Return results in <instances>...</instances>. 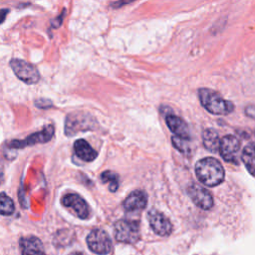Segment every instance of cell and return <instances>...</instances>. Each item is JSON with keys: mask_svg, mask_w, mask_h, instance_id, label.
I'll use <instances>...</instances> for the list:
<instances>
[{"mask_svg": "<svg viewBox=\"0 0 255 255\" xmlns=\"http://www.w3.org/2000/svg\"><path fill=\"white\" fill-rule=\"evenodd\" d=\"M87 244L90 250L99 255H106L112 249V240L102 229L92 230L87 237Z\"/></svg>", "mask_w": 255, "mask_h": 255, "instance_id": "6", "label": "cell"}, {"mask_svg": "<svg viewBox=\"0 0 255 255\" xmlns=\"http://www.w3.org/2000/svg\"><path fill=\"white\" fill-rule=\"evenodd\" d=\"M220 138L217 131L213 128H205L202 132V142L204 147L210 152H216L219 150Z\"/></svg>", "mask_w": 255, "mask_h": 255, "instance_id": "16", "label": "cell"}, {"mask_svg": "<svg viewBox=\"0 0 255 255\" xmlns=\"http://www.w3.org/2000/svg\"><path fill=\"white\" fill-rule=\"evenodd\" d=\"M22 255H45L41 240L35 236L22 237L20 239Z\"/></svg>", "mask_w": 255, "mask_h": 255, "instance_id": "14", "label": "cell"}, {"mask_svg": "<svg viewBox=\"0 0 255 255\" xmlns=\"http://www.w3.org/2000/svg\"><path fill=\"white\" fill-rule=\"evenodd\" d=\"M147 219L149 225L154 233L159 236H168L172 231V225L167 217L161 212L151 209L147 213Z\"/></svg>", "mask_w": 255, "mask_h": 255, "instance_id": "10", "label": "cell"}, {"mask_svg": "<svg viewBox=\"0 0 255 255\" xmlns=\"http://www.w3.org/2000/svg\"><path fill=\"white\" fill-rule=\"evenodd\" d=\"M15 206L13 200L5 193H0V214L11 215L14 212Z\"/></svg>", "mask_w": 255, "mask_h": 255, "instance_id": "19", "label": "cell"}, {"mask_svg": "<svg viewBox=\"0 0 255 255\" xmlns=\"http://www.w3.org/2000/svg\"><path fill=\"white\" fill-rule=\"evenodd\" d=\"M101 179L104 183H109L110 191L115 192L119 188V175L111 170H106L101 174Z\"/></svg>", "mask_w": 255, "mask_h": 255, "instance_id": "18", "label": "cell"}, {"mask_svg": "<svg viewBox=\"0 0 255 255\" xmlns=\"http://www.w3.org/2000/svg\"><path fill=\"white\" fill-rule=\"evenodd\" d=\"M245 112H246V115H248L249 117L255 119V107H253V106L247 107V108L245 109Z\"/></svg>", "mask_w": 255, "mask_h": 255, "instance_id": "22", "label": "cell"}, {"mask_svg": "<svg viewBox=\"0 0 255 255\" xmlns=\"http://www.w3.org/2000/svg\"><path fill=\"white\" fill-rule=\"evenodd\" d=\"M198 98L202 107L213 115L225 116L234 111L233 103L223 99L217 92L201 88L198 90Z\"/></svg>", "mask_w": 255, "mask_h": 255, "instance_id": "2", "label": "cell"}, {"mask_svg": "<svg viewBox=\"0 0 255 255\" xmlns=\"http://www.w3.org/2000/svg\"><path fill=\"white\" fill-rule=\"evenodd\" d=\"M4 180V173H3V170L0 168V184L3 182Z\"/></svg>", "mask_w": 255, "mask_h": 255, "instance_id": "24", "label": "cell"}, {"mask_svg": "<svg viewBox=\"0 0 255 255\" xmlns=\"http://www.w3.org/2000/svg\"><path fill=\"white\" fill-rule=\"evenodd\" d=\"M165 122L168 128L174 133L175 136L189 140L190 133L188 126L181 118L175 115H167L165 118Z\"/></svg>", "mask_w": 255, "mask_h": 255, "instance_id": "12", "label": "cell"}, {"mask_svg": "<svg viewBox=\"0 0 255 255\" xmlns=\"http://www.w3.org/2000/svg\"><path fill=\"white\" fill-rule=\"evenodd\" d=\"M171 142H172L173 146L182 153H187L190 150V145H189L188 139L180 138V137H177V136L173 135L171 137Z\"/></svg>", "mask_w": 255, "mask_h": 255, "instance_id": "20", "label": "cell"}, {"mask_svg": "<svg viewBox=\"0 0 255 255\" xmlns=\"http://www.w3.org/2000/svg\"><path fill=\"white\" fill-rule=\"evenodd\" d=\"M10 67L15 75L26 84H36L40 79V74L36 67L24 60L12 59L10 61Z\"/></svg>", "mask_w": 255, "mask_h": 255, "instance_id": "5", "label": "cell"}, {"mask_svg": "<svg viewBox=\"0 0 255 255\" xmlns=\"http://www.w3.org/2000/svg\"><path fill=\"white\" fill-rule=\"evenodd\" d=\"M241 158L249 173L255 176V142H251L243 148Z\"/></svg>", "mask_w": 255, "mask_h": 255, "instance_id": "17", "label": "cell"}, {"mask_svg": "<svg viewBox=\"0 0 255 255\" xmlns=\"http://www.w3.org/2000/svg\"><path fill=\"white\" fill-rule=\"evenodd\" d=\"M147 195L142 190H134L123 202V206L127 211L141 210L146 206Z\"/></svg>", "mask_w": 255, "mask_h": 255, "instance_id": "13", "label": "cell"}, {"mask_svg": "<svg viewBox=\"0 0 255 255\" xmlns=\"http://www.w3.org/2000/svg\"><path fill=\"white\" fill-rule=\"evenodd\" d=\"M95 120L87 114L74 113L67 116L65 122V133L67 135H73L79 131L88 130L94 128Z\"/></svg>", "mask_w": 255, "mask_h": 255, "instance_id": "4", "label": "cell"}, {"mask_svg": "<svg viewBox=\"0 0 255 255\" xmlns=\"http://www.w3.org/2000/svg\"><path fill=\"white\" fill-rule=\"evenodd\" d=\"M187 194L192 202L203 210H208L213 206V197L211 193L197 183H192L187 188Z\"/></svg>", "mask_w": 255, "mask_h": 255, "instance_id": "8", "label": "cell"}, {"mask_svg": "<svg viewBox=\"0 0 255 255\" xmlns=\"http://www.w3.org/2000/svg\"><path fill=\"white\" fill-rule=\"evenodd\" d=\"M71 255H83L81 252H75V253H72Z\"/></svg>", "mask_w": 255, "mask_h": 255, "instance_id": "25", "label": "cell"}, {"mask_svg": "<svg viewBox=\"0 0 255 255\" xmlns=\"http://www.w3.org/2000/svg\"><path fill=\"white\" fill-rule=\"evenodd\" d=\"M54 134V127L52 125H49L45 127L42 130L30 134L28 137L22 139V140H12L9 143L10 147L13 148H22L28 145H33L35 143H44L49 141Z\"/></svg>", "mask_w": 255, "mask_h": 255, "instance_id": "7", "label": "cell"}, {"mask_svg": "<svg viewBox=\"0 0 255 255\" xmlns=\"http://www.w3.org/2000/svg\"><path fill=\"white\" fill-rule=\"evenodd\" d=\"M49 102H50V101H47V100H44V99H42V100H37V101L35 102V105H36L37 107H39V108L47 109V108H49V107L52 106V104H46V103H49Z\"/></svg>", "mask_w": 255, "mask_h": 255, "instance_id": "21", "label": "cell"}, {"mask_svg": "<svg viewBox=\"0 0 255 255\" xmlns=\"http://www.w3.org/2000/svg\"><path fill=\"white\" fill-rule=\"evenodd\" d=\"M62 204L72 209L81 219H87L90 215L88 203L77 193H68L62 198Z\"/></svg>", "mask_w": 255, "mask_h": 255, "instance_id": "11", "label": "cell"}, {"mask_svg": "<svg viewBox=\"0 0 255 255\" xmlns=\"http://www.w3.org/2000/svg\"><path fill=\"white\" fill-rule=\"evenodd\" d=\"M115 237L118 241L133 244L139 240V224L137 221L121 219L114 226Z\"/></svg>", "mask_w": 255, "mask_h": 255, "instance_id": "3", "label": "cell"}, {"mask_svg": "<svg viewBox=\"0 0 255 255\" xmlns=\"http://www.w3.org/2000/svg\"><path fill=\"white\" fill-rule=\"evenodd\" d=\"M74 150L76 155L85 161H92L98 156V152L85 139H77L74 142Z\"/></svg>", "mask_w": 255, "mask_h": 255, "instance_id": "15", "label": "cell"}, {"mask_svg": "<svg viewBox=\"0 0 255 255\" xmlns=\"http://www.w3.org/2000/svg\"><path fill=\"white\" fill-rule=\"evenodd\" d=\"M240 149L239 139L231 134L223 136L220 140L219 152L221 157L227 162H237L238 151Z\"/></svg>", "mask_w": 255, "mask_h": 255, "instance_id": "9", "label": "cell"}, {"mask_svg": "<svg viewBox=\"0 0 255 255\" xmlns=\"http://www.w3.org/2000/svg\"><path fill=\"white\" fill-rule=\"evenodd\" d=\"M195 173L198 180L209 187L219 185L225 177L224 168L214 157H204L195 164Z\"/></svg>", "mask_w": 255, "mask_h": 255, "instance_id": "1", "label": "cell"}, {"mask_svg": "<svg viewBox=\"0 0 255 255\" xmlns=\"http://www.w3.org/2000/svg\"><path fill=\"white\" fill-rule=\"evenodd\" d=\"M9 13V9H0V24L4 22L6 15Z\"/></svg>", "mask_w": 255, "mask_h": 255, "instance_id": "23", "label": "cell"}]
</instances>
